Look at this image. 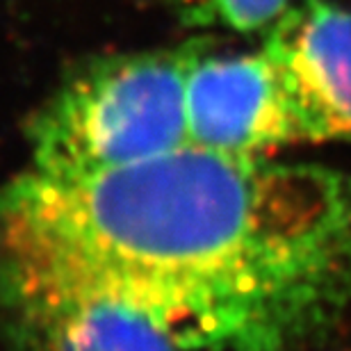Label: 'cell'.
I'll use <instances>...</instances> for the list:
<instances>
[{
	"mask_svg": "<svg viewBox=\"0 0 351 351\" xmlns=\"http://www.w3.org/2000/svg\"><path fill=\"white\" fill-rule=\"evenodd\" d=\"M0 261L108 287L182 351H290L351 306V173L182 146L0 192Z\"/></svg>",
	"mask_w": 351,
	"mask_h": 351,
	"instance_id": "obj_1",
	"label": "cell"
},
{
	"mask_svg": "<svg viewBox=\"0 0 351 351\" xmlns=\"http://www.w3.org/2000/svg\"><path fill=\"white\" fill-rule=\"evenodd\" d=\"M185 75L187 46L110 55L82 66L34 117L30 173L82 180L187 146Z\"/></svg>",
	"mask_w": 351,
	"mask_h": 351,
	"instance_id": "obj_2",
	"label": "cell"
},
{
	"mask_svg": "<svg viewBox=\"0 0 351 351\" xmlns=\"http://www.w3.org/2000/svg\"><path fill=\"white\" fill-rule=\"evenodd\" d=\"M185 117L189 146L263 160L299 144L283 87L265 48L187 44Z\"/></svg>",
	"mask_w": 351,
	"mask_h": 351,
	"instance_id": "obj_3",
	"label": "cell"
},
{
	"mask_svg": "<svg viewBox=\"0 0 351 351\" xmlns=\"http://www.w3.org/2000/svg\"><path fill=\"white\" fill-rule=\"evenodd\" d=\"M0 287L32 351H182L149 315L91 280L0 261Z\"/></svg>",
	"mask_w": 351,
	"mask_h": 351,
	"instance_id": "obj_4",
	"label": "cell"
},
{
	"mask_svg": "<svg viewBox=\"0 0 351 351\" xmlns=\"http://www.w3.org/2000/svg\"><path fill=\"white\" fill-rule=\"evenodd\" d=\"M263 48L299 144H351V10L331 0H297L267 30Z\"/></svg>",
	"mask_w": 351,
	"mask_h": 351,
	"instance_id": "obj_5",
	"label": "cell"
},
{
	"mask_svg": "<svg viewBox=\"0 0 351 351\" xmlns=\"http://www.w3.org/2000/svg\"><path fill=\"white\" fill-rule=\"evenodd\" d=\"M294 0H171L189 25L221 27L235 34L269 30Z\"/></svg>",
	"mask_w": 351,
	"mask_h": 351,
	"instance_id": "obj_6",
	"label": "cell"
}]
</instances>
